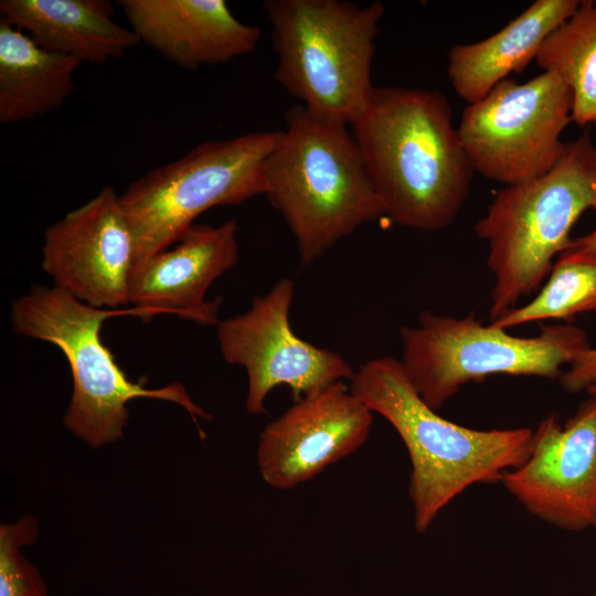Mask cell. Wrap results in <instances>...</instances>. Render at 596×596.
I'll return each instance as SVG.
<instances>
[{"label":"cell","instance_id":"1","mask_svg":"<svg viewBox=\"0 0 596 596\" xmlns=\"http://www.w3.org/2000/svg\"><path fill=\"white\" fill-rule=\"evenodd\" d=\"M351 127L384 215L427 232L453 223L473 170L440 92L375 86Z\"/></svg>","mask_w":596,"mask_h":596},{"label":"cell","instance_id":"2","mask_svg":"<svg viewBox=\"0 0 596 596\" xmlns=\"http://www.w3.org/2000/svg\"><path fill=\"white\" fill-rule=\"evenodd\" d=\"M350 391L394 427L407 449L419 533L468 488L501 483L530 454L531 428L475 429L440 416L418 395L398 359L368 360L350 380Z\"/></svg>","mask_w":596,"mask_h":596},{"label":"cell","instance_id":"3","mask_svg":"<svg viewBox=\"0 0 596 596\" xmlns=\"http://www.w3.org/2000/svg\"><path fill=\"white\" fill-rule=\"evenodd\" d=\"M264 173V194L294 235L302 266L384 215L348 126L315 118L301 105L287 111Z\"/></svg>","mask_w":596,"mask_h":596},{"label":"cell","instance_id":"4","mask_svg":"<svg viewBox=\"0 0 596 596\" xmlns=\"http://www.w3.org/2000/svg\"><path fill=\"white\" fill-rule=\"evenodd\" d=\"M134 316L147 321L156 316L139 307L100 309L53 286L35 285L17 298L10 312L13 330L57 347L65 355L73 379V393L64 425L75 436L97 448L123 437L129 419L127 404L134 398H155L182 406L198 424L212 415L198 406L185 387L173 382L147 389L131 381L100 338L104 321Z\"/></svg>","mask_w":596,"mask_h":596},{"label":"cell","instance_id":"5","mask_svg":"<svg viewBox=\"0 0 596 596\" xmlns=\"http://www.w3.org/2000/svg\"><path fill=\"white\" fill-rule=\"evenodd\" d=\"M275 77L308 114L352 126L369 107L371 70L384 14L381 2L267 0Z\"/></svg>","mask_w":596,"mask_h":596},{"label":"cell","instance_id":"6","mask_svg":"<svg viewBox=\"0 0 596 596\" xmlns=\"http://www.w3.org/2000/svg\"><path fill=\"white\" fill-rule=\"evenodd\" d=\"M596 192V145L587 134L568 142L547 173L508 185L475 224L488 243L487 266L494 277L491 321L535 291L568 245L578 217L593 209Z\"/></svg>","mask_w":596,"mask_h":596},{"label":"cell","instance_id":"7","mask_svg":"<svg viewBox=\"0 0 596 596\" xmlns=\"http://www.w3.org/2000/svg\"><path fill=\"white\" fill-rule=\"evenodd\" d=\"M403 369L422 400L439 409L468 382L493 374L560 379L564 365L589 348L583 329L545 324L535 337H515L464 318L423 311L417 326L400 328Z\"/></svg>","mask_w":596,"mask_h":596},{"label":"cell","instance_id":"8","mask_svg":"<svg viewBox=\"0 0 596 596\" xmlns=\"http://www.w3.org/2000/svg\"><path fill=\"white\" fill-rule=\"evenodd\" d=\"M279 135L204 141L132 181L119 200L136 243L135 269L178 242L203 212L264 194L265 164Z\"/></svg>","mask_w":596,"mask_h":596},{"label":"cell","instance_id":"9","mask_svg":"<svg viewBox=\"0 0 596 596\" xmlns=\"http://www.w3.org/2000/svg\"><path fill=\"white\" fill-rule=\"evenodd\" d=\"M572 106L571 89L552 73L500 82L464 109L457 128L472 170L507 187L547 173L567 151L561 136Z\"/></svg>","mask_w":596,"mask_h":596},{"label":"cell","instance_id":"10","mask_svg":"<svg viewBox=\"0 0 596 596\" xmlns=\"http://www.w3.org/2000/svg\"><path fill=\"white\" fill-rule=\"evenodd\" d=\"M294 292V283L283 278L267 294L255 296L245 312L215 326L224 360L246 370L249 414H265L266 397L277 386H288L298 401L355 373L340 353L294 332L289 320Z\"/></svg>","mask_w":596,"mask_h":596},{"label":"cell","instance_id":"11","mask_svg":"<svg viewBox=\"0 0 596 596\" xmlns=\"http://www.w3.org/2000/svg\"><path fill=\"white\" fill-rule=\"evenodd\" d=\"M501 483L550 525L596 530V396L582 402L564 425L554 414L541 421L528 458Z\"/></svg>","mask_w":596,"mask_h":596},{"label":"cell","instance_id":"12","mask_svg":"<svg viewBox=\"0 0 596 596\" xmlns=\"http://www.w3.org/2000/svg\"><path fill=\"white\" fill-rule=\"evenodd\" d=\"M135 265L134 234L113 185L44 232L42 269L92 307L127 308Z\"/></svg>","mask_w":596,"mask_h":596},{"label":"cell","instance_id":"13","mask_svg":"<svg viewBox=\"0 0 596 596\" xmlns=\"http://www.w3.org/2000/svg\"><path fill=\"white\" fill-rule=\"evenodd\" d=\"M373 412L343 381L296 401L268 423L259 437L263 480L286 490L317 477L369 438Z\"/></svg>","mask_w":596,"mask_h":596},{"label":"cell","instance_id":"14","mask_svg":"<svg viewBox=\"0 0 596 596\" xmlns=\"http://www.w3.org/2000/svg\"><path fill=\"white\" fill-rule=\"evenodd\" d=\"M237 221L193 224L183 235L132 272L129 307L216 326L222 299L206 300L210 286L238 259Z\"/></svg>","mask_w":596,"mask_h":596},{"label":"cell","instance_id":"15","mask_svg":"<svg viewBox=\"0 0 596 596\" xmlns=\"http://www.w3.org/2000/svg\"><path fill=\"white\" fill-rule=\"evenodd\" d=\"M131 30L180 67L226 63L255 50L260 30L232 13L224 0H120Z\"/></svg>","mask_w":596,"mask_h":596},{"label":"cell","instance_id":"16","mask_svg":"<svg viewBox=\"0 0 596 596\" xmlns=\"http://www.w3.org/2000/svg\"><path fill=\"white\" fill-rule=\"evenodd\" d=\"M579 4V0H535L489 38L454 45L448 52L447 76L456 94L468 105L475 104L511 73L522 72Z\"/></svg>","mask_w":596,"mask_h":596},{"label":"cell","instance_id":"17","mask_svg":"<svg viewBox=\"0 0 596 596\" xmlns=\"http://www.w3.org/2000/svg\"><path fill=\"white\" fill-rule=\"evenodd\" d=\"M107 0H1V19L28 34L40 46L100 64L120 58L140 43L131 29L113 19Z\"/></svg>","mask_w":596,"mask_h":596},{"label":"cell","instance_id":"18","mask_svg":"<svg viewBox=\"0 0 596 596\" xmlns=\"http://www.w3.org/2000/svg\"><path fill=\"white\" fill-rule=\"evenodd\" d=\"M79 64L0 19V123L32 120L60 108L73 92Z\"/></svg>","mask_w":596,"mask_h":596},{"label":"cell","instance_id":"19","mask_svg":"<svg viewBox=\"0 0 596 596\" xmlns=\"http://www.w3.org/2000/svg\"><path fill=\"white\" fill-rule=\"evenodd\" d=\"M535 62L571 89L572 121L596 128V1H581L545 39Z\"/></svg>","mask_w":596,"mask_h":596},{"label":"cell","instance_id":"20","mask_svg":"<svg viewBox=\"0 0 596 596\" xmlns=\"http://www.w3.org/2000/svg\"><path fill=\"white\" fill-rule=\"evenodd\" d=\"M595 310L596 251L567 248L558 255L535 298L490 324L508 330L542 320L572 321L579 313Z\"/></svg>","mask_w":596,"mask_h":596},{"label":"cell","instance_id":"21","mask_svg":"<svg viewBox=\"0 0 596 596\" xmlns=\"http://www.w3.org/2000/svg\"><path fill=\"white\" fill-rule=\"evenodd\" d=\"M39 535L36 518L24 514L0 526V596H47L40 572L20 553Z\"/></svg>","mask_w":596,"mask_h":596},{"label":"cell","instance_id":"22","mask_svg":"<svg viewBox=\"0 0 596 596\" xmlns=\"http://www.w3.org/2000/svg\"><path fill=\"white\" fill-rule=\"evenodd\" d=\"M563 389L570 393L587 391L596 386V348L581 351L560 377Z\"/></svg>","mask_w":596,"mask_h":596},{"label":"cell","instance_id":"23","mask_svg":"<svg viewBox=\"0 0 596 596\" xmlns=\"http://www.w3.org/2000/svg\"><path fill=\"white\" fill-rule=\"evenodd\" d=\"M594 210H596V192H595V203H594ZM567 248H582V249H592L596 251V227L590 231L589 233L577 237V238H571Z\"/></svg>","mask_w":596,"mask_h":596},{"label":"cell","instance_id":"24","mask_svg":"<svg viewBox=\"0 0 596 596\" xmlns=\"http://www.w3.org/2000/svg\"><path fill=\"white\" fill-rule=\"evenodd\" d=\"M586 392L592 396H596V386L589 387Z\"/></svg>","mask_w":596,"mask_h":596},{"label":"cell","instance_id":"25","mask_svg":"<svg viewBox=\"0 0 596 596\" xmlns=\"http://www.w3.org/2000/svg\"><path fill=\"white\" fill-rule=\"evenodd\" d=\"M593 596H596V592L594 593V595H593Z\"/></svg>","mask_w":596,"mask_h":596}]
</instances>
